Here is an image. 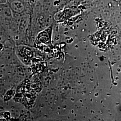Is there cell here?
<instances>
[{
	"label": "cell",
	"instance_id": "obj_1",
	"mask_svg": "<svg viewBox=\"0 0 121 121\" xmlns=\"http://www.w3.org/2000/svg\"><path fill=\"white\" fill-rule=\"evenodd\" d=\"M8 4L13 13L21 14L26 10L24 0H9Z\"/></svg>",
	"mask_w": 121,
	"mask_h": 121
},
{
	"label": "cell",
	"instance_id": "obj_2",
	"mask_svg": "<svg viewBox=\"0 0 121 121\" xmlns=\"http://www.w3.org/2000/svg\"><path fill=\"white\" fill-rule=\"evenodd\" d=\"M9 0H0V4H7Z\"/></svg>",
	"mask_w": 121,
	"mask_h": 121
}]
</instances>
